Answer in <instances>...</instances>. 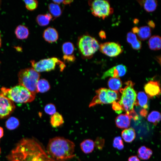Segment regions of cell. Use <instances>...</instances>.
Instances as JSON below:
<instances>
[{
    "label": "cell",
    "instance_id": "obj_1",
    "mask_svg": "<svg viewBox=\"0 0 161 161\" xmlns=\"http://www.w3.org/2000/svg\"><path fill=\"white\" fill-rule=\"evenodd\" d=\"M8 158L10 161H57L49 156L37 142L30 139L21 140Z\"/></svg>",
    "mask_w": 161,
    "mask_h": 161
},
{
    "label": "cell",
    "instance_id": "obj_2",
    "mask_svg": "<svg viewBox=\"0 0 161 161\" xmlns=\"http://www.w3.org/2000/svg\"><path fill=\"white\" fill-rule=\"evenodd\" d=\"M125 84L126 86L124 88L120 90L121 94L120 100L112 103V108L117 114L124 111L131 119L136 120L138 119V116L134 109L137 97L133 87L134 83L131 81H128L126 82Z\"/></svg>",
    "mask_w": 161,
    "mask_h": 161
},
{
    "label": "cell",
    "instance_id": "obj_3",
    "mask_svg": "<svg viewBox=\"0 0 161 161\" xmlns=\"http://www.w3.org/2000/svg\"><path fill=\"white\" fill-rule=\"evenodd\" d=\"M74 143L64 137H56L49 140L47 145L48 155L56 160H64L75 156Z\"/></svg>",
    "mask_w": 161,
    "mask_h": 161
},
{
    "label": "cell",
    "instance_id": "obj_4",
    "mask_svg": "<svg viewBox=\"0 0 161 161\" xmlns=\"http://www.w3.org/2000/svg\"><path fill=\"white\" fill-rule=\"evenodd\" d=\"M1 92L4 96L16 103L31 102L34 100L35 96V94L19 84L11 88L2 87Z\"/></svg>",
    "mask_w": 161,
    "mask_h": 161
},
{
    "label": "cell",
    "instance_id": "obj_5",
    "mask_svg": "<svg viewBox=\"0 0 161 161\" xmlns=\"http://www.w3.org/2000/svg\"><path fill=\"white\" fill-rule=\"evenodd\" d=\"M40 76V73L32 68L21 69L18 75L19 84L35 95L38 93L37 84Z\"/></svg>",
    "mask_w": 161,
    "mask_h": 161
},
{
    "label": "cell",
    "instance_id": "obj_6",
    "mask_svg": "<svg viewBox=\"0 0 161 161\" xmlns=\"http://www.w3.org/2000/svg\"><path fill=\"white\" fill-rule=\"evenodd\" d=\"M78 46L82 57L90 58L99 49L100 44L95 38L89 35H84L78 38Z\"/></svg>",
    "mask_w": 161,
    "mask_h": 161
},
{
    "label": "cell",
    "instance_id": "obj_7",
    "mask_svg": "<svg viewBox=\"0 0 161 161\" xmlns=\"http://www.w3.org/2000/svg\"><path fill=\"white\" fill-rule=\"evenodd\" d=\"M119 99L118 92L101 88L96 91V95L90 102L89 107H91L99 104L112 103Z\"/></svg>",
    "mask_w": 161,
    "mask_h": 161
},
{
    "label": "cell",
    "instance_id": "obj_8",
    "mask_svg": "<svg viewBox=\"0 0 161 161\" xmlns=\"http://www.w3.org/2000/svg\"><path fill=\"white\" fill-rule=\"evenodd\" d=\"M88 3L92 14L95 17L104 19L113 12L108 1L91 0Z\"/></svg>",
    "mask_w": 161,
    "mask_h": 161
},
{
    "label": "cell",
    "instance_id": "obj_9",
    "mask_svg": "<svg viewBox=\"0 0 161 161\" xmlns=\"http://www.w3.org/2000/svg\"><path fill=\"white\" fill-rule=\"evenodd\" d=\"M30 63L32 68L39 73L53 70L57 65L59 66L63 62L57 58L52 57L41 59L37 62L32 60Z\"/></svg>",
    "mask_w": 161,
    "mask_h": 161
},
{
    "label": "cell",
    "instance_id": "obj_10",
    "mask_svg": "<svg viewBox=\"0 0 161 161\" xmlns=\"http://www.w3.org/2000/svg\"><path fill=\"white\" fill-rule=\"evenodd\" d=\"M99 49L103 54L111 57H116L123 51L120 44L113 42H108L101 44Z\"/></svg>",
    "mask_w": 161,
    "mask_h": 161
},
{
    "label": "cell",
    "instance_id": "obj_11",
    "mask_svg": "<svg viewBox=\"0 0 161 161\" xmlns=\"http://www.w3.org/2000/svg\"><path fill=\"white\" fill-rule=\"evenodd\" d=\"M15 107L13 102L4 96L0 92V118L8 116Z\"/></svg>",
    "mask_w": 161,
    "mask_h": 161
},
{
    "label": "cell",
    "instance_id": "obj_12",
    "mask_svg": "<svg viewBox=\"0 0 161 161\" xmlns=\"http://www.w3.org/2000/svg\"><path fill=\"white\" fill-rule=\"evenodd\" d=\"M127 71V68L125 66L122 64H119L105 72L102 76L101 79H104L109 77L119 78L124 76Z\"/></svg>",
    "mask_w": 161,
    "mask_h": 161
},
{
    "label": "cell",
    "instance_id": "obj_13",
    "mask_svg": "<svg viewBox=\"0 0 161 161\" xmlns=\"http://www.w3.org/2000/svg\"><path fill=\"white\" fill-rule=\"evenodd\" d=\"M144 89L147 95L150 97L159 95L160 94V84L158 81H149L145 85Z\"/></svg>",
    "mask_w": 161,
    "mask_h": 161
},
{
    "label": "cell",
    "instance_id": "obj_14",
    "mask_svg": "<svg viewBox=\"0 0 161 161\" xmlns=\"http://www.w3.org/2000/svg\"><path fill=\"white\" fill-rule=\"evenodd\" d=\"M43 36L45 41L50 43L56 41L58 38L57 31L54 28L50 27L45 30Z\"/></svg>",
    "mask_w": 161,
    "mask_h": 161
},
{
    "label": "cell",
    "instance_id": "obj_15",
    "mask_svg": "<svg viewBox=\"0 0 161 161\" xmlns=\"http://www.w3.org/2000/svg\"><path fill=\"white\" fill-rule=\"evenodd\" d=\"M131 119L126 114H120L115 119L116 126L119 128L127 129L130 126Z\"/></svg>",
    "mask_w": 161,
    "mask_h": 161
},
{
    "label": "cell",
    "instance_id": "obj_16",
    "mask_svg": "<svg viewBox=\"0 0 161 161\" xmlns=\"http://www.w3.org/2000/svg\"><path fill=\"white\" fill-rule=\"evenodd\" d=\"M139 106L146 110L148 107V96L143 92H140L137 95L135 105Z\"/></svg>",
    "mask_w": 161,
    "mask_h": 161
},
{
    "label": "cell",
    "instance_id": "obj_17",
    "mask_svg": "<svg viewBox=\"0 0 161 161\" xmlns=\"http://www.w3.org/2000/svg\"><path fill=\"white\" fill-rule=\"evenodd\" d=\"M126 40L133 49L138 50L141 48L142 44L141 41L137 38L136 35L132 32H130L127 33Z\"/></svg>",
    "mask_w": 161,
    "mask_h": 161
},
{
    "label": "cell",
    "instance_id": "obj_18",
    "mask_svg": "<svg viewBox=\"0 0 161 161\" xmlns=\"http://www.w3.org/2000/svg\"><path fill=\"white\" fill-rule=\"evenodd\" d=\"M140 4L147 12H152L156 9L157 2L155 0H139L137 1Z\"/></svg>",
    "mask_w": 161,
    "mask_h": 161
},
{
    "label": "cell",
    "instance_id": "obj_19",
    "mask_svg": "<svg viewBox=\"0 0 161 161\" xmlns=\"http://www.w3.org/2000/svg\"><path fill=\"white\" fill-rule=\"evenodd\" d=\"M80 146L84 153L89 154L92 152L94 149L95 147L94 142L90 139H85L81 143Z\"/></svg>",
    "mask_w": 161,
    "mask_h": 161
},
{
    "label": "cell",
    "instance_id": "obj_20",
    "mask_svg": "<svg viewBox=\"0 0 161 161\" xmlns=\"http://www.w3.org/2000/svg\"><path fill=\"white\" fill-rule=\"evenodd\" d=\"M121 136L125 141L127 143H131L135 138V131L132 128L126 129L122 132Z\"/></svg>",
    "mask_w": 161,
    "mask_h": 161
},
{
    "label": "cell",
    "instance_id": "obj_21",
    "mask_svg": "<svg viewBox=\"0 0 161 161\" xmlns=\"http://www.w3.org/2000/svg\"><path fill=\"white\" fill-rule=\"evenodd\" d=\"M148 45L152 50H157L160 49L161 47V37L159 35H154L149 39Z\"/></svg>",
    "mask_w": 161,
    "mask_h": 161
},
{
    "label": "cell",
    "instance_id": "obj_22",
    "mask_svg": "<svg viewBox=\"0 0 161 161\" xmlns=\"http://www.w3.org/2000/svg\"><path fill=\"white\" fill-rule=\"evenodd\" d=\"M15 33L16 37L20 39H24L27 38L29 34L28 28L25 26L20 25L16 28Z\"/></svg>",
    "mask_w": 161,
    "mask_h": 161
},
{
    "label": "cell",
    "instance_id": "obj_23",
    "mask_svg": "<svg viewBox=\"0 0 161 161\" xmlns=\"http://www.w3.org/2000/svg\"><path fill=\"white\" fill-rule=\"evenodd\" d=\"M137 34L138 39L144 41L149 38L151 35V29L148 26H144L140 27Z\"/></svg>",
    "mask_w": 161,
    "mask_h": 161
},
{
    "label": "cell",
    "instance_id": "obj_24",
    "mask_svg": "<svg viewBox=\"0 0 161 161\" xmlns=\"http://www.w3.org/2000/svg\"><path fill=\"white\" fill-rule=\"evenodd\" d=\"M108 85L109 89L118 92L121 88L122 82L119 78H111L108 80Z\"/></svg>",
    "mask_w": 161,
    "mask_h": 161
},
{
    "label": "cell",
    "instance_id": "obj_25",
    "mask_svg": "<svg viewBox=\"0 0 161 161\" xmlns=\"http://www.w3.org/2000/svg\"><path fill=\"white\" fill-rule=\"evenodd\" d=\"M50 121L52 127L57 128L61 126L64 123V120L61 114L56 112L51 116Z\"/></svg>",
    "mask_w": 161,
    "mask_h": 161
},
{
    "label": "cell",
    "instance_id": "obj_26",
    "mask_svg": "<svg viewBox=\"0 0 161 161\" xmlns=\"http://www.w3.org/2000/svg\"><path fill=\"white\" fill-rule=\"evenodd\" d=\"M152 153L151 150L145 146H141L138 150V157L143 160H147L149 159L151 156Z\"/></svg>",
    "mask_w": 161,
    "mask_h": 161
},
{
    "label": "cell",
    "instance_id": "obj_27",
    "mask_svg": "<svg viewBox=\"0 0 161 161\" xmlns=\"http://www.w3.org/2000/svg\"><path fill=\"white\" fill-rule=\"evenodd\" d=\"M52 18V16L49 13L45 14H39L37 16L36 20L39 25L44 26L48 24Z\"/></svg>",
    "mask_w": 161,
    "mask_h": 161
},
{
    "label": "cell",
    "instance_id": "obj_28",
    "mask_svg": "<svg viewBox=\"0 0 161 161\" xmlns=\"http://www.w3.org/2000/svg\"><path fill=\"white\" fill-rule=\"evenodd\" d=\"M50 86L49 82L45 79H39L37 84L38 92H45L50 89Z\"/></svg>",
    "mask_w": 161,
    "mask_h": 161
},
{
    "label": "cell",
    "instance_id": "obj_29",
    "mask_svg": "<svg viewBox=\"0 0 161 161\" xmlns=\"http://www.w3.org/2000/svg\"><path fill=\"white\" fill-rule=\"evenodd\" d=\"M50 14L52 17L56 18L60 16L62 13V10L58 4L54 3H50L48 7Z\"/></svg>",
    "mask_w": 161,
    "mask_h": 161
},
{
    "label": "cell",
    "instance_id": "obj_30",
    "mask_svg": "<svg viewBox=\"0 0 161 161\" xmlns=\"http://www.w3.org/2000/svg\"><path fill=\"white\" fill-rule=\"evenodd\" d=\"M161 114L157 111H153L148 115V120L153 123L154 125H156L160 121L161 119Z\"/></svg>",
    "mask_w": 161,
    "mask_h": 161
},
{
    "label": "cell",
    "instance_id": "obj_31",
    "mask_svg": "<svg viewBox=\"0 0 161 161\" xmlns=\"http://www.w3.org/2000/svg\"><path fill=\"white\" fill-rule=\"evenodd\" d=\"M74 49V45L71 42H66L62 45V50L64 55H72Z\"/></svg>",
    "mask_w": 161,
    "mask_h": 161
},
{
    "label": "cell",
    "instance_id": "obj_32",
    "mask_svg": "<svg viewBox=\"0 0 161 161\" xmlns=\"http://www.w3.org/2000/svg\"><path fill=\"white\" fill-rule=\"evenodd\" d=\"M19 124V121L18 119L12 117L9 118L6 121V126L7 129L12 130L16 128Z\"/></svg>",
    "mask_w": 161,
    "mask_h": 161
},
{
    "label": "cell",
    "instance_id": "obj_33",
    "mask_svg": "<svg viewBox=\"0 0 161 161\" xmlns=\"http://www.w3.org/2000/svg\"><path fill=\"white\" fill-rule=\"evenodd\" d=\"M26 8L30 10L35 9L38 5V2L35 0H24Z\"/></svg>",
    "mask_w": 161,
    "mask_h": 161
},
{
    "label": "cell",
    "instance_id": "obj_34",
    "mask_svg": "<svg viewBox=\"0 0 161 161\" xmlns=\"http://www.w3.org/2000/svg\"><path fill=\"white\" fill-rule=\"evenodd\" d=\"M113 146L116 148L121 150L124 148V145L121 138L120 136L115 137L114 139Z\"/></svg>",
    "mask_w": 161,
    "mask_h": 161
},
{
    "label": "cell",
    "instance_id": "obj_35",
    "mask_svg": "<svg viewBox=\"0 0 161 161\" xmlns=\"http://www.w3.org/2000/svg\"><path fill=\"white\" fill-rule=\"evenodd\" d=\"M44 110L46 113L52 115L56 112V107L52 103L47 104L44 107Z\"/></svg>",
    "mask_w": 161,
    "mask_h": 161
},
{
    "label": "cell",
    "instance_id": "obj_36",
    "mask_svg": "<svg viewBox=\"0 0 161 161\" xmlns=\"http://www.w3.org/2000/svg\"><path fill=\"white\" fill-rule=\"evenodd\" d=\"M105 143L104 139L98 137L94 142L95 146L99 150H101L103 148Z\"/></svg>",
    "mask_w": 161,
    "mask_h": 161
},
{
    "label": "cell",
    "instance_id": "obj_37",
    "mask_svg": "<svg viewBox=\"0 0 161 161\" xmlns=\"http://www.w3.org/2000/svg\"><path fill=\"white\" fill-rule=\"evenodd\" d=\"M63 59L65 61L67 62H73L75 60V57L73 55H64Z\"/></svg>",
    "mask_w": 161,
    "mask_h": 161
},
{
    "label": "cell",
    "instance_id": "obj_38",
    "mask_svg": "<svg viewBox=\"0 0 161 161\" xmlns=\"http://www.w3.org/2000/svg\"><path fill=\"white\" fill-rule=\"evenodd\" d=\"M128 161H140V160L137 156H132L129 158Z\"/></svg>",
    "mask_w": 161,
    "mask_h": 161
},
{
    "label": "cell",
    "instance_id": "obj_39",
    "mask_svg": "<svg viewBox=\"0 0 161 161\" xmlns=\"http://www.w3.org/2000/svg\"><path fill=\"white\" fill-rule=\"evenodd\" d=\"M99 35L100 37L102 39H105L106 38V33L103 31H100L99 33Z\"/></svg>",
    "mask_w": 161,
    "mask_h": 161
},
{
    "label": "cell",
    "instance_id": "obj_40",
    "mask_svg": "<svg viewBox=\"0 0 161 161\" xmlns=\"http://www.w3.org/2000/svg\"><path fill=\"white\" fill-rule=\"evenodd\" d=\"M148 24L150 27H151L152 28H154L155 27V24L152 21H149L148 22Z\"/></svg>",
    "mask_w": 161,
    "mask_h": 161
},
{
    "label": "cell",
    "instance_id": "obj_41",
    "mask_svg": "<svg viewBox=\"0 0 161 161\" xmlns=\"http://www.w3.org/2000/svg\"><path fill=\"white\" fill-rule=\"evenodd\" d=\"M139 28L137 27H133L132 29V32L134 34L137 33L139 32Z\"/></svg>",
    "mask_w": 161,
    "mask_h": 161
},
{
    "label": "cell",
    "instance_id": "obj_42",
    "mask_svg": "<svg viewBox=\"0 0 161 161\" xmlns=\"http://www.w3.org/2000/svg\"><path fill=\"white\" fill-rule=\"evenodd\" d=\"M73 1V0H63L62 3L64 4H70Z\"/></svg>",
    "mask_w": 161,
    "mask_h": 161
},
{
    "label": "cell",
    "instance_id": "obj_43",
    "mask_svg": "<svg viewBox=\"0 0 161 161\" xmlns=\"http://www.w3.org/2000/svg\"><path fill=\"white\" fill-rule=\"evenodd\" d=\"M4 131L3 128L0 127V138H1L3 135Z\"/></svg>",
    "mask_w": 161,
    "mask_h": 161
},
{
    "label": "cell",
    "instance_id": "obj_44",
    "mask_svg": "<svg viewBox=\"0 0 161 161\" xmlns=\"http://www.w3.org/2000/svg\"><path fill=\"white\" fill-rule=\"evenodd\" d=\"M63 0H52L54 3L57 4H59L63 2Z\"/></svg>",
    "mask_w": 161,
    "mask_h": 161
},
{
    "label": "cell",
    "instance_id": "obj_45",
    "mask_svg": "<svg viewBox=\"0 0 161 161\" xmlns=\"http://www.w3.org/2000/svg\"><path fill=\"white\" fill-rule=\"evenodd\" d=\"M139 22V20L137 19H135L134 20V24H137Z\"/></svg>",
    "mask_w": 161,
    "mask_h": 161
},
{
    "label": "cell",
    "instance_id": "obj_46",
    "mask_svg": "<svg viewBox=\"0 0 161 161\" xmlns=\"http://www.w3.org/2000/svg\"><path fill=\"white\" fill-rule=\"evenodd\" d=\"M1 35L0 34V47H1Z\"/></svg>",
    "mask_w": 161,
    "mask_h": 161
},
{
    "label": "cell",
    "instance_id": "obj_47",
    "mask_svg": "<svg viewBox=\"0 0 161 161\" xmlns=\"http://www.w3.org/2000/svg\"><path fill=\"white\" fill-rule=\"evenodd\" d=\"M1 153V149H0V154Z\"/></svg>",
    "mask_w": 161,
    "mask_h": 161
},
{
    "label": "cell",
    "instance_id": "obj_48",
    "mask_svg": "<svg viewBox=\"0 0 161 161\" xmlns=\"http://www.w3.org/2000/svg\"></svg>",
    "mask_w": 161,
    "mask_h": 161
}]
</instances>
